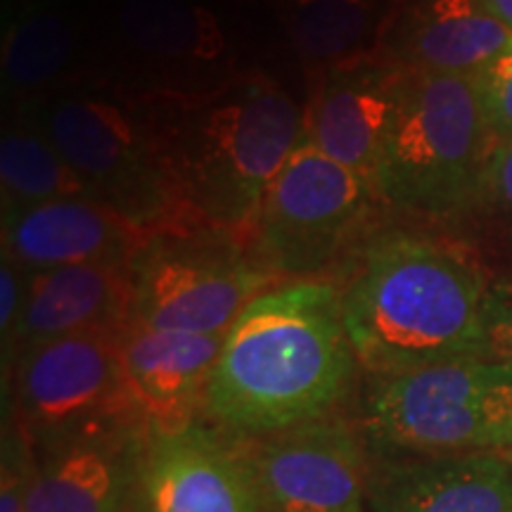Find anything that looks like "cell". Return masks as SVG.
I'll return each instance as SVG.
<instances>
[{
    "label": "cell",
    "mask_w": 512,
    "mask_h": 512,
    "mask_svg": "<svg viewBox=\"0 0 512 512\" xmlns=\"http://www.w3.org/2000/svg\"><path fill=\"white\" fill-rule=\"evenodd\" d=\"M356 366L342 290L320 280L271 287L223 337L204 413L238 439L290 430L328 418Z\"/></svg>",
    "instance_id": "obj_1"
},
{
    "label": "cell",
    "mask_w": 512,
    "mask_h": 512,
    "mask_svg": "<svg viewBox=\"0 0 512 512\" xmlns=\"http://www.w3.org/2000/svg\"><path fill=\"white\" fill-rule=\"evenodd\" d=\"M489 285L463 249L413 230H384L358 254L342 290L356 361L373 377L484 358Z\"/></svg>",
    "instance_id": "obj_2"
},
{
    "label": "cell",
    "mask_w": 512,
    "mask_h": 512,
    "mask_svg": "<svg viewBox=\"0 0 512 512\" xmlns=\"http://www.w3.org/2000/svg\"><path fill=\"white\" fill-rule=\"evenodd\" d=\"M304 136L302 107L275 81L249 76L183 107L157 140L192 214L249 245L268 188Z\"/></svg>",
    "instance_id": "obj_3"
},
{
    "label": "cell",
    "mask_w": 512,
    "mask_h": 512,
    "mask_svg": "<svg viewBox=\"0 0 512 512\" xmlns=\"http://www.w3.org/2000/svg\"><path fill=\"white\" fill-rule=\"evenodd\" d=\"M496 150L475 76L406 69L370 185L403 211L458 216L482 200Z\"/></svg>",
    "instance_id": "obj_4"
},
{
    "label": "cell",
    "mask_w": 512,
    "mask_h": 512,
    "mask_svg": "<svg viewBox=\"0 0 512 512\" xmlns=\"http://www.w3.org/2000/svg\"><path fill=\"white\" fill-rule=\"evenodd\" d=\"M366 444L401 456L508 453L512 366L467 356L375 377L363 399Z\"/></svg>",
    "instance_id": "obj_5"
},
{
    "label": "cell",
    "mask_w": 512,
    "mask_h": 512,
    "mask_svg": "<svg viewBox=\"0 0 512 512\" xmlns=\"http://www.w3.org/2000/svg\"><path fill=\"white\" fill-rule=\"evenodd\" d=\"M36 128L79 176L88 197L140 235L204 226L192 214L152 126L98 95H57Z\"/></svg>",
    "instance_id": "obj_6"
},
{
    "label": "cell",
    "mask_w": 512,
    "mask_h": 512,
    "mask_svg": "<svg viewBox=\"0 0 512 512\" xmlns=\"http://www.w3.org/2000/svg\"><path fill=\"white\" fill-rule=\"evenodd\" d=\"M128 323L188 335H226L249 302L271 290L247 245L211 226L162 230L145 238L131 261Z\"/></svg>",
    "instance_id": "obj_7"
},
{
    "label": "cell",
    "mask_w": 512,
    "mask_h": 512,
    "mask_svg": "<svg viewBox=\"0 0 512 512\" xmlns=\"http://www.w3.org/2000/svg\"><path fill=\"white\" fill-rule=\"evenodd\" d=\"M373 185L304 136L268 188L252 254L273 275L320 273L347 247L370 207Z\"/></svg>",
    "instance_id": "obj_8"
},
{
    "label": "cell",
    "mask_w": 512,
    "mask_h": 512,
    "mask_svg": "<svg viewBox=\"0 0 512 512\" xmlns=\"http://www.w3.org/2000/svg\"><path fill=\"white\" fill-rule=\"evenodd\" d=\"M17 408L24 430L53 441L110 422H143L126 387L119 332H83L24 351Z\"/></svg>",
    "instance_id": "obj_9"
},
{
    "label": "cell",
    "mask_w": 512,
    "mask_h": 512,
    "mask_svg": "<svg viewBox=\"0 0 512 512\" xmlns=\"http://www.w3.org/2000/svg\"><path fill=\"white\" fill-rule=\"evenodd\" d=\"M238 446L266 512H366L373 465L347 422L320 418Z\"/></svg>",
    "instance_id": "obj_10"
},
{
    "label": "cell",
    "mask_w": 512,
    "mask_h": 512,
    "mask_svg": "<svg viewBox=\"0 0 512 512\" xmlns=\"http://www.w3.org/2000/svg\"><path fill=\"white\" fill-rule=\"evenodd\" d=\"M140 512H266L238 439L200 420L145 432Z\"/></svg>",
    "instance_id": "obj_11"
},
{
    "label": "cell",
    "mask_w": 512,
    "mask_h": 512,
    "mask_svg": "<svg viewBox=\"0 0 512 512\" xmlns=\"http://www.w3.org/2000/svg\"><path fill=\"white\" fill-rule=\"evenodd\" d=\"M145 432V422H110L55 441L31 477L24 512L136 510Z\"/></svg>",
    "instance_id": "obj_12"
},
{
    "label": "cell",
    "mask_w": 512,
    "mask_h": 512,
    "mask_svg": "<svg viewBox=\"0 0 512 512\" xmlns=\"http://www.w3.org/2000/svg\"><path fill=\"white\" fill-rule=\"evenodd\" d=\"M403 76L406 67L373 53L332 64L306 114V138L373 183L392 131Z\"/></svg>",
    "instance_id": "obj_13"
},
{
    "label": "cell",
    "mask_w": 512,
    "mask_h": 512,
    "mask_svg": "<svg viewBox=\"0 0 512 512\" xmlns=\"http://www.w3.org/2000/svg\"><path fill=\"white\" fill-rule=\"evenodd\" d=\"M145 242L91 197L3 209V254L27 275L76 264H131Z\"/></svg>",
    "instance_id": "obj_14"
},
{
    "label": "cell",
    "mask_w": 512,
    "mask_h": 512,
    "mask_svg": "<svg viewBox=\"0 0 512 512\" xmlns=\"http://www.w3.org/2000/svg\"><path fill=\"white\" fill-rule=\"evenodd\" d=\"M223 337L152 330L138 323L119 332L128 394L150 430H181L197 422Z\"/></svg>",
    "instance_id": "obj_15"
},
{
    "label": "cell",
    "mask_w": 512,
    "mask_h": 512,
    "mask_svg": "<svg viewBox=\"0 0 512 512\" xmlns=\"http://www.w3.org/2000/svg\"><path fill=\"white\" fill-rule=\"evenodd\" d=\"M366 512H512V460L503 453L382 460Z\"/></svg>",
    "instance_id": "obj_16"
},
{
    "label": "cell",
    "mask_w": 512,
    "mask_h": 512,
    "mask_svg": "<svg viewBox=\"0 0 512 512\" xmlns=\"http://www.w3.org/2000/svg\"><path fill=\"white\" fill-rule=\"evenodd\" d=\"M29 278L10 354L83 332H121L131 320V264H76Z\"/></svg>",
    "instance_id": "obj_17"
},
{
    "label": "cell",
    "mask_w": 512,
    "mask_h": 512,
    "mask_svg": "<svg viewBox=\"0 0 512 512\" xmlns=\"http://www.w3.org/2000/svg\"><path fill=\"white\" fill-rule=\"evenodd\" d=\"M380 46L415 72L475 76L512 50V31L475 0H415L394 12Z\"/></svg>",
    "instance_id": "obj_18"
},
{
    "label": "cell",
    "mask_w": 512,
    "mask_h": 512,
    "mask_svg": "<svg viewBox=\"0 0 512 512\" xmlns=\"http://www.w3.org/2000/svg\"><path fill=\"white\" fill-rule=\"evenodd\" d=\"M394 12L387 0H287L285 24L297 53L320 67L370 55Z\"/></svg>",
    "instance_id": "obj_19"
},
{
    "label": "cell",
    "mask_w": 512,
    "mask_h": 512,
    "mask_svg": "<svg viewBox=\"0 0 512 512\" xmlns=\"http://www.w3.org/2000/svg\"><path fill=\"white\" fill-rule=\"evenodd\" d=\"M119 34L157 60H211L221 53L219 17L190 0H121Z\"/></svg>",
    "instance_id": "obj_20"
},
{
    "label": "cell",
    "mask_w": 512,
    "mask_h": 512,
    "mask_svg": "<svg viewBox=\"0 0 512 512\" xmlns=\"http://www.w3.org/2000/svg\"><path fill=\"white\" fill-rule=\"evenodd\" d=\"M3 209L27 207L60 197H88L79 176L69 169L48 138L31 128H10L0 140Z\"/></svg>",
    "instance_id": "obj_21"
},
{
    "label": "cell",
    "mask_w": 512,
    "mask_h": 512,
    "mask_svg": "<svg viewBox=\"0 0 512 512\" xmlns=\"http://www.w3.org/2000/svg\"><path fill=\"white\" fill-rule=\"evenodd\" d=\"M72 48L74 31L62 12L48 8L24 12L12 24L5 41V76L12 88H24V91L46 86L62 72Z\"/></svg>",
    "instance_id": "obj_22"
},
{
    "label": "cell",
    "mask_w": 512,
    "mask_h": 512,
    "mask_svg": "<svg viewBox=\"0 0 512 512\" xmlns=\"http://www.w3.org/2000/svg\"><path fill=\"white\" fill-rule=\"evenodd\" d=\"M486 124L496 143H512V50L475 74Z\"/></svg>",
    "instance_id": "obj_23"
},
{
    "label": "cell",
    "mask_w": 512,
    "mask_h": 512,
    "mask_svg": "<svg viewBox=\"0 0 512 512\" xmlns=\"http://www.w3.org/2000/svg\"><path fill=\"white\" fill-rule=\"evenodd\" d=\"M484 358L512 366V283H496L486 292Z\"/></svg>",
    "instance_id": "obj_24"
},
{
    "label": "cell",
    "mask_w": 512,
    "mask_h": 512,
    "mask_svg": "<svg viewBox=\"0 0 512 512\" xmlns=\"http://www.w3.org/2000/svg\"><path fill=\"white\" fill-rule=\"evenodd\" d=\"M24 275L27 273L10 256L3 254V268H0V332H3V349L8 347L24 309V297H27V285H22Z\"/></svg>",
    "instance_id": "obj_25"
},
{
    "label": "cell",
    "mask_w": 512,
    "mask_h": 512,
    "mask_svg": "<svg viewBox=\"0 0 512 512\" xmlns=\"http://www.w3.org/2000/svg\"><path fill=\"white\" fill-rule=\"evenodd\" d=\"M494 202L505 214H512V143L498 145L486 174L484 195L479 202Z\"/></svg>",
    "instance_id": "obj_26"
},
{
    "label": "cell",
    "mask_w": 512,
    "mask_h": 512,
    "mask_svg": "<svg viewBox=\"0 0 512 512\" xmlns=\"http://www.w3.org/2000/svg\"><path fill=\"white\" fill-rule=\"evenodd\" d=\"M34 472H29V463L22 458L5 456L3 463V486H0V512H24Z\"/></svg>",
    "instance_id": "obj_27"
},
{
    "label": "cell",
    "mask_w": 512,
    "mask_h": 512,
    "mask_svg": "<svg viewBox=\"0 0 512 512\" xmlns=\"http://www.w3.org/2000/svg\"><path fill=\"white\" fill-rule=\"evenodd\" d=\"M475 3L486 15L498 19V22L512 31V0H475Z\"/></svg>",
    "instance_id": "obj_28"
},
{
    "label": "cell",
    "mask_w": 512,
    "mask_h": 512,
    "mask_svg": "<svg viewBox=\"0 0 512 512\" xmlns=\"http://www.w3.org/2000/svg\"><path fill=\"white\" fill-rule=\"evenodd\" d=\"M503 456H508V458L512 460V448H510V451H508V453H503Z\"/></svg>",
    "instance_id": "obj_29"
}]
</instances>
